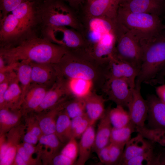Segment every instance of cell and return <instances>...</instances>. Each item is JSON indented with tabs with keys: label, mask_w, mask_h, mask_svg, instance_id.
<instances>
[{
	"label": "cell",
	"mask_w": 165,
	"mask_h": 165,
	"mask_svg": "<svg viewBox=\"0 0 165 165\" xmlns=\"http://www.w3.org/2000/svg\"><path fill=\"white\" fill-rule=\"evenodd\" d=\"M81 24L80 33L85 43V51L100 63L108 61L114 53L116 42V19L84 16Z\"/></svg>",
	"instance_id": "1"
},
{
	"label": "cell",
	"mask_w": 165,
	"mask_h": 165,
	"mask_svg": "<svg viewBox=\"0 0 165 165\" xmlns=\"http://www.w3.org/2000/svg\"><path fill=\"white\" fill-rule=\"evenodd\" d=\"M68 51L65 47L49 40L33 38L24 41L16 46L2 48L0 55L7 65L23 61L55 64Z\"/></svg>",
	"instance_id": "2"
},
{
	"label": "cell",
	"mask_w": 165,
	"mask_h": 165,
	"mask_svg": "<svg viewBox=\"0 0 165 165\" xmlns=\"http://www.w3.org/2000/svg\"><path fill=\"white\" fill-rule=\"evenodd\" d=\"M55 65L58 75L67 79H81L99 83L102 88L108 79L106 63H101L82 50L69 51Z\"/></svg>",
	"instance_id": "3"
},
{
	"label": "cell",
	"mask_w": 165,
	"mask_h": 165,
	"mask_svg": "<svg viewBox=\"0 0 165 165\" xmlns=\"http://www.w3.org/2000/svg\"><path fill=\"white\" fill-rule=\"evenodd\" d=\"M143 50L141 64L136 83H151L165 67V32L141 41Z\"/></svg>",
	"instance_id": "4"
},
{
	"label": "cell",
	"mask_w": 165,
	"mask_h": 165,
	"mask_svg": "<svg viewBox=\"0 0 165 165\" xmlns=\"http://www.w3.org/2000/svg\"><path fill=\"white\" fill-rule=\"evenodd\" d=\"M159 15L148 13H134L119 6L117 20L140 41L148 39L164 29Z\"/></svg>",
	"instance_id": "5"
},
{
	"label": "cell",
	"mask_w": 165,
	"mask_h": 165,
	"mask_svg": "<svg viewBox=\"0 0 165 165\" xmlns=\"http://www.w3.org/2000/svg\"><path fill=\"white\" fill-rule=\"evenodd\" d=\"M118 24L117 39L113 54L139 71L143 54L140 41L118 23Z\"/></svg>",
	"instance_id": "6"
},
{
	"label": "cell",
	"mask_w": 165,
	"mask_h": 165,
	"mask_svg": "<svg viewBox=\"0 0 165 165\" xmlns=\"http://www.w3.org/2000/svg\"><path fill=\"white\" fill-rule=\"evenodd\" d=\"M43 19L47 27H69L80 32L81 24L72 11L60 1L46 4L43 9Z\"/></svg>",
	"instance_id": "7"
},
{
	"label": "cell",
	"mask_w": 165,
	"mask_h": 165,
	"mask_svg": "<svg viewBox=\"0 0 165 165\" xmlns=\"http://www.w3.org/2000/svg\"><path fill=\"white\" fill-rule=\"evenodd\" d=\"M46 33L52 42L70 51L85 50V45L80 32L65 26L47 27Z\"/></svg>",
	"instance_id": "8"
},
{
	"label": "cell",
	"mask_w": 165,
	"mask_h": 165,
	"mask_svg": "<svg viewBox=\"0 0 165 165\" xmlns=\"http://www.w3.org/2000/svg\"><path fill=\"white\" fill-rule=\"evenodd\" d=\"M134 88L124 79L110 78L107 79L102 89L109 100L117 105L127 107Z\"/></svg>",
	"instance_id": "9"
},
{
	"label": "cell",
	"mask_w": 165,
	"mask_h": 165,
	"mask_svg": "<svg viewBox=\"0 0 165 165\" xmlns=\"http://www.w3.org/2000/svg\"><path fill=\"white\" fill-rule=\"evenodd\" d=\"M70 95L67 80L58 75L55 83L47 91L39 106L33 112L38 113L50 108Z\"/></svg>",
	"instance_id": "10"
},
{
	"label": "cell",
	"mask_w": 165,
	"mask_h": 165,
	"mask_svg": "<svg viewBox=\"0 0 165 165\" xmlns=\"http://www.w3.org/2000/svg\"><path fill=\"white\" fill-rule=\"evenodd\" d=\"M141 84L136 83L132 98L127 107L131 122L136 127L145 126L148 113L147 102L141 95Z\"/></svg>",
	"instance_id": "11"
},
{
	"label": "cell",
	"mask_w": 165,
	"mask_h": 165,
	"mask_svg": "<svg viewBox=\"0 0 165 165\" xmlns=\"http://www.w3.org/2000/svg\"><path fill=\"white\" fill-rule=\"evenodd\" d=\"M138 72V70L133 65L119 59L113 53L109 59L108 79L110 78L123 79L135 88Z\"/></svg>",
	"instance_id": "12"
},
{
	"label": "cell",
	"mask_w": 165,
	"mask_h": 165,
	"mask_svg": "<svg viewBox=\"0 0 165 165\" xmlns=\"http://www.w3.org/2000/svg\"><path fill=\"white\" fill-rule=\"evenodd\" d=\"M119 5V0L87 1L84 11L85 16L116 19Z\"/></svg>",
	"instance_id": "13"
},
{
	"label": "cell",
	"mask_w": 165,
	"mask_h": 165,
	"mask_svg": "<svg viewBox=\"0 0 165 165\" xmlns=\"http://www.w3.org/2000/svg\"><path fill=\"white\" fill-rule=\"evenodd\" d=\"M31 66V83L50 88L55 83L58 73L55 64L30 62Z\"/></svg>",
	"instance_id": "14"
},
{
	"label": "cell",
	"mask_w": 165,
	"mask_h": 165,
	"mask_svg": "<svg viewBox=\"0 0 165 165\" xmlns=\"http://www.w3.org/2000/svg\"><path fill=\"white\" fill-rule=\"evenodd\" d=\"M146 100L150 128L165 129V104L154 95H148Z\"/></svg>",
	"instance_id": "15"
},
{
	"label": "cell",
	"mask_w": 165,
	"mask_h": 165,
	"mask_svg": "<svg viewBox=\"0 0 165 165\" xmlns=\"http://www.w3.org/2000/svg\"><path fill=\"white\" fill-rule=\"evenodd\" d=\"M67 101V98L50 108L35 114L44 134H55L58 116L60 112L64 109Z\"/></svg>",
	"instance_id": "16"
},
{
	"label": "cell",
	"mask_w": 165,
	"mask_h": 165,
	"mask_svg": "<svg viewBox=\"0 0 165 165\" xmlns=\"http://www.w3.org/2000/svg\"><path fill=\"white\" fill-rule=\"evenodd\" d=\"M25 126L20 123L11 129L6 134L7 150L0 160V165H13L17 152V146L23 137Z\"/></svg>",
	"instance_id": "17"
},
{
	"label": "cell",
	"mask_w": 165,
	"mask_h": 165,
	"mask_svg": "<svg viewBox=\"0 0 165 165\" xmlns=\"http://www.w3.org/2000/svg\"><path fill=\"white\" fill-rule=\"evenodd\" d=\"M48 89L41 85L31 84L21 107L23 116L33 112L39 106Z\"/></svg>",
	"instance_id": "18"
},
{
	"label": "cell",
	"mask_w": 165,
	"mask_h": 165,
	"mask_svg": "<svg viewBox=\"0 0 165 165\" xmlns=\"http://www.w3.org/2000/svg\"><path fill=\"white\" fill-rule=\"evenodd\" d=\"M86 114L91 125L100 119L105 115V100L103 97L92 92L83 99Z\"/></svg>",
	"instance_id": "19"
},
{
	"label": "cell",
	"mask_w": 165,
	"mask_h": 165,
	"mask_svg": "<svg viewBox=\"0 0 165 165\" xmlns=\"http://www.w3.org/2000/svg\"><path fill=\"white\" fill-rule=\"evenodd\" d=\"M24 31L19 20L11 13L1 17L0 38L2 41L14 39Z\"/></svg>",
	"instance_id": "20"
},
{
	"label": "cell",
	"mask_w": 165,
	"mask_h": 165,
	"mask_svg": "<svg viewBox=\"0 0 165 165\" xmlns=\"http://www.w3.org/2000/svg\"><path fill=\"white\" fill-rule=\"evenodd\" d=\"M152 145L139 133L131 139L126 143L123 154L119 165L139 155L152 148Z\"/></svg>",
	"instance_id": "21"
},
{
	"label": "cell",
	"mask_w": 165,
	"mask_h": 165,
	"mask_svg": "<svg viewBox=\"0 0 165 165\" xmlns=\"http://www.w3.org/2000/svg\"><path fill=\"white\" fill-rule=\"evenodd\" d=\"M62 143L54 134H43L39 138L37 149L43 148L38 152L44 162H49L57 154Z\"/></svg>",
	"instance_id": "22"
},
{
	"label": "cell",
	"mask_w": 165,
	"mask_h": 165,
	"mask_svg": "<svg viewBox=\"0 0 165 165\" xmlns=\"http://www.w3.org/2000/svg\"><path fill=\"white\" fill-rule=\"evenodd\" d=\"M162 2L159 0H129L119 6L131 12L160 15Z\"/></svg>",
	"instance_id": "23"
},
{
	"label": "cell",
	"mask_w": 165,
	"mask_h": 165,
	"mask_svg": "<svg viewBox=\"0 0 165 165\" xmlns=\"http://www.w3.org/2000/svg\"><path fill=\"white\" fill-rule=\"evenodd\" d=\"M112 128L107 110L105 115L100 119L97 130L95 133L92 149L95 152L109 144Z\"/></svg>",
	"instance_id": "24"
},
{
	"label": "cell",
	"mask_w": 165,
	"mask_h": 165,
	"mask_svg": "<svg viewBox=\"0 0 165 165\" xmlns=\"http://www.w3.org/2000/svg\"><path fill=\"white\" fill-rule=\"evenodd\" d=\"M4 99L3 108H8L13 111L21 110L24 100L21 88L16 76L10 82L4 94Z\"/></svg>",
	"instance_id": "25"
},
{
	"label": "cell",
	"mask_w": 165,
	"mask_h": 165,
	"mask_svg": "<svg viewBox=\"0 0 165 165\" xmlns=\"http://www.w3.org/2000/svg\"><path fill=\"white\" fill-rule=\"evenodd\" d=\"M95 133L94 125H91L81 137L78 143L79 155L76 165H84L88 160L94 145Z\"/></svg>",
	"instance_id": "26"
},
{
	"label": "cell",
	"mask_w": 165,
	"mask_h": 165,
	"mask_svg": "<svg viewBox=\"0 0 165 165\" xmlns=\"http://www.w3.org/2000/svg\"><path fill=\"white\" fill-rule=\"evenodd\" d=\"M34 4L31 0H25L11 12L19 20L24 31L33 23Z\"/></svg>",
	"instance_id": "27"
},
{
	"label": "cell",
	"mask_w": 165,
	"mask_h": 165,
	"mask_svg": "<svg viewBox=\"0 0 165 165\" xmlns=\"http://www.w3.org/2000/svg\"><path fill=\"white\" fill-rule=\"evenodd\" d=\"M12 64L21 88L24 101L25 96L31 84L30 63L27 61H23Z\"/></svg>",
	"instance_id": "28"
},
{
	"label": "cell",
	"mask_w": 165,
	"mask_h": 165,
	"mask_svg": "<svg viewBox=\"0 0 165 165\" xmlns=\"http://www.w3.org/2000/svg\"><path fill=\"white\" fill-rule=\"evenodd\" d=\"M22 116L21 110L13 111L6 108L0 109V134H6L19 124Z\"/></svg>",
	"instance_id": "29"
},
{
	"label": "cell",
	"mask_w": 165,
	"mask_h": 165,
	"mask_svg": "<svg viewBox=\"0 0 165 165\" xmlns=\"http://www.w3.org/2000/svg\"><path fill=\"white\" fill-rule=\"evenodd\" d=\"M67 80L70 94L75 98L84 99L92 92L94 85L90 81L81 79Z\"/></svg>",
	"instance_id": "30"
},
{
	"label": "cell",
	"mask_w": 165,
	"mask_h": 165,
	"mask_svg": "<svg viewBox=\"0 0 165 165\" xmlns=\"http://www.w3.org/2000/svg\"><path fill=\"white\" fill-rule=\"evenodd\" d=\"M55 134L62 143H67L72 137L71 118L64 109L60 112L58 116Z\"/></svg>",
	"instance_id": "31"
},
{
	"label": "cell",
	"mask_w": 165,
	"mask_h": 165,
	"mask_svg": "<svg viewBox=\"0 0 165 165\" xmlns=\"http://www.w3.org/2000/svg\"><path fill=\"white\" fill-rule=\"evenodd\" d=\"M108 110L109 120L112 127L119 128L128 125L131 122L128 112L123 107L119 105Z\"/></svg>",
	"instance_id": "32"
},
{
	"label": "cell",
	"mask_w": 165,
	"mask_h": 165,
	"mask_svg": "<svg viewBox=\"0 0 165 165\" xmlns=\"http://www.w3.org/2000/svg\"><path fill=\"white\" fill-rule=\"evenodd\" d=\"M136 132L135 126L131 122L124 127L116 128L112 127L110 138V143L125 146L131 139V134Z\"/></svg>",
	"instance_id": "33"
},
{
	"label": "cell",
	"mask_w": 165,
	"mask_h": 165,
	"mask_svg": "<svg viewBox=\"0 0 165 165\" xmlns=\"http://www.w3.org/2000/svg\"><path fill=\"white\" fill-rule=\"evenodd\" d=\"M159 156L155 155L153 148L143 153L130 159L123 165H159Z\"/></svg>",
	"instance_id": "34"
},
{
	"label": "cell",
	"mask_w": 165,
	"mask_h": 165,
	"mask_svg": "<svg viewBox=\"0 0 165 165\" xmlns=\"http://www.w3.org/2000/svg\"><path fill=\"white\" fill-rule=\"evenodd\" d=\"M64 110L71 119L86 114L83 99L75 98L66 102Z\"/></svg>",
	"instance_id": "35"
},
{
	"label": "cell",
	"mask_w": 165,
	"mask_h": 165,
	"mask_svg": "<svg viewBox=\"0 0 165 165\" xmlns=\"http://www.w3.org/2000/svg\"><path fill=\"white\" fill-rule=\"evenodd\" d=\"M142 134L145 138L165 147V129L146 127Z\"/></svg>",
	"instance_id": "36"
},
{
	"label": "cell",
	"mask_w": 165,
	"mask_h": 165,
	"mask_svg": "<svg viewBox=\"0 0 165 165\" xmlns=\"http://www.w3.org/2000/svg\"><path fill=\"white\" fill-rule=\"evenodd\" d=\"M72 137L61 150L60 153L75 162L79 155V144Z\"/></svg>",
	"instance_id": "37"
},
{
	"label": "cell",
	"mask_w": 165,
	"mask_h": 165,
	"mask_svg": "<svg viewBox=\"0 0 165 165\" xmlns=\"http://www.w3.org/2000/svg\"><path fill=\"white\" fill-rule=\"evenodd\" d=\"M125 146L112 143H109L110 165L119 164L123 154Z\"/></svg>",
	"instance_id": "38"
},
{
	"label": "cell",
	"mask_w": 165,
	"mask_h": 165,
	"mask_svg": "<svg viewBox=\"0 0 165 165\" xmlns=\"http://www.w3.org/2000/svg\"><path fill=\"white\" fill-rule=\"evenodd\" d=\"M25 121L26 132H29L35 135L39 139L44 134L35 114L27 116Z\"/></svg>",
	"instance_id": "39"
},
{
	"label": "cell",
	"mask_w": 165,
	"mask_h": 165,
	"mask_svg": "<svg viewBox=\"0 0 165 165\" xmlns=\"http://www.w3.org/2000/svg\"><path fill=\"white\" fill-rule=\"evenodd\" d=\"M25 0H0V11L2 17L11 13Z\"/></svg>",
	"instance_id": "40"
},
{
	"label": "cell",
	"mask_w": 165,
	"mask_h": 165,
	"mask_svg": "<svg viewBox=\"0 0 165 165\" xmlns=\"http://www.w3.org/2000/svg\"><path fill=\"white\" fill-rule=\"evenodd\" d=\"M91 125L90 121L86 115L72 131V137L75 138H80Z\"/></svg>",
	"instance_id": "41"
},
{
	"label": "cell",
	"mask_w": 165,
	"mask_h": 165,
	"mask_svg": "<svg viewBox=\"0 0 165 165\" xmlns=\"http://www.w3.org/2000/svg\"><path fill=\"white\" fill-rule=\"evenodd\" d=\"M75 162L60 153L54 156L49 162L54 165H72Z\"/></svg>",
	"instance_id": "42"
},
{
	"label": "cell",
	"mask_w": 165,
	"mask_h": 165,
	"mask_svg": "<svg viewBox=\"0 0 165 165\" xmlns=\"http://www.w3.org/2000/svg\"><path fill=\"white\" fill-rule=\"evenodd\" d=\"M17 152L21 156L27 165H35L37 160L33 158L32 156L28 153L23 147L22 143L17 146Z\"/></svg>",
	"instance_id": "43"
},
{
	"label": "cell",
	"mask_w": 165,
	"mask_h": 165,
	"mask_svg": "<svg viewBox=\"0 0 165 165\" xmlns=\"http://www.w3.org/2000/svg\"><path fill=\"white\" fill-rule=\"evenodd\" d=\"M96 153L102 163L105 165H110V156L109 145L101 149Z\"/></svg>",
	"instance_id": "44"
},
{
	"label": "cell",
	"mask_w": 165,
	"mask_h": 165,
	"mask_svg": "<svg viewBox=\"0 0 165 165\" xmlns=\"http://www.w3.org/2000/svg\"><path fill=\"white\" fill-rule=\"evenodd\" d=\"M0 160L4 156L7 150L6 135L0 134Z\"/></svg>",
	"instance_id": "45"
},
{
	"label": "cell",
	"mask_w": 165,
	"mask_h": 165,
	"mask_svg": "<svg viewBox=\"0 0 165 165\" xmlns=\"http://www.w3.org/2000/svg\"><path fill=\"white\" fill-rule=\"evenodd\" d=\"M23 137L24 142L34 145H36L39 140V138L36 135L28 132H26Z\"/></svg>",
	"instance_id": "46"
},
{
	"label": "cell",
	"mask_w": 165,
	"mask_h": 165,
	"mask_svg": "<svg viewBox=\"0 0 165 165\" xmlns=\"http://www.w3.org/2000/svg\"><path fill=\"white\" fill-rule=\"evenodd\" d=\"M155 91L157 96L165 104V84H162L156 87Z\"/></svg>",
	"instance_id": "47"
},
{
	"label": "cell",
	"mask_w": 165,
	"mask_h": 165,
	"mask_svg": "<svg viewBox=\"0 0 165 165\" xmlns=\"http://www.w3.org/2000/svg\"><path fill=\"white\" fill-rule=\"evenodd\" d=\"M165 78V67L152 81V84H164Z\"/></svg>",
	"instance_id": "48"
},
{
	"label": "cell",
	"mask_w": 165,
	"mask_h": 165,
	"mask_svg": "<svg viewBox=\"0 0 165 165\" xmlns=\"http://www.w3.org/2000/svg\"><path fill=\"white\" fill-rule=\"evenodd\" d=\"M22 144L26 150L32 156L33 154L37 152L36 146H35V145L25 142Z\"/></svg>",
	"instance_id": "49"
},
{
	"label": "cell",
	"mask_w": 165,
	"mask_h": 165,
	"mask_svg": "<svg viewBox=\"0 0 165 165\" xmlns=\"http://www.w3.org/2000/svg\"><path fill=\"white\" fill-rule=\"evenodd\" d=\"M13 165H27L21 156L17 152Z\"/></svg>",
	"instance_id": "50"
},
{
	"label": "cell",
	"mask_w": 165,
	"mask_h": 165,
	"mask_svg": "<svg viewBox=\"0 0 165 165\" xmlns=\"http://www.w3.org/2000/svg\"><path fill=\"white\" fill-rule=\"evenodd\" d=\"M70 5L74 6H77L85 0H67Z\"/></svg>",
	"instance_id": "51"
},
{
	"label": "cell",
	"mask_w": 165,
	"mask_h": 165,
	"mask_svg": "<svg viewBox=\"0 0 165 165\" xmlns=\"http://www.w3.org/2000/svg\"><path fill=\"white\" fill-rule=\"evenodd\" d=\"M159 165H165V157L161 158L160 155L159 160Z\"/></svg>",
	"instance_id": "52"
},
{
	"label": "cell",
	"mask_w": 165,
	"mask_h": 165,
	"mask_svg": "<svg viewBox=\"0 0 165 165\" xmlns=\"http://www.w3.org/2000/svg\"><path fill=\"white\" fill-rule=\"evenodd\" d=\"M120 0V5L124 4L126 2H127L129 0Z\"/></svg>",
	"instance_id": "53"
},
{
	"label": "cell",
	"mask_w": 165,
	"mask_h": 165,
	"mask_svg": "<svg viewBox=\"0 0 165 165\" xmlns=\"http://www.w3.org/2000/svg\"><path fill=\"white\" fill-rule=\"evenodd\" d=\"M164 29L165 32V25L164 26Z\"/></svg>",
	"instance_id": "54"
},
{
	"label": "cell",
	"mask_w": 165,
	"mask_h": 165,
	"mask_svg": "<svg viewBox=\"0 0 165 165\" xmlns=\"http://www.w3.org/2000/svg\"><path fill=\"white\" fill-rule=\"evenodd\" d=\"M161 2H162L163 1V0H159Z\"/></svg>",
	"instance_id": "55"
},
{
	"label": "cell",
	"mask_w": 165,
	"mask_h": 165,
	"mask_svg": "<svg viewBox=\"0 0 165 165\" xmlns=\"http://www.w3.org/2000/svg\"><path fill=\"white\" fill-rule=\"evenodd\" d=\"M93 0H87V1H91Z\"/></svg>",
	"instance_id": "56"
}]
</instances>
